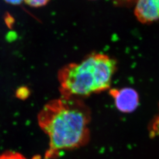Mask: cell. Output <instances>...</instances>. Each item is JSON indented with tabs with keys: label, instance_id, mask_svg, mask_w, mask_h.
<instances>
[{
	"label": "cell",
	"instance_id": "cell-1",
	"mask_svg": "<svg viewBox=\"0 0 159 159\" xmlns=\"http://www.w3.org/2000/svg\"><path fill=\"white\" fill-rule=\"evenodd\" d=\"M90 121V110L80 98L61 96L47 102L38 116L39 126L49 139L45 159H56L63 151L86 145Z\"/></svg>",
	"mask_w": 159,
	"mask_h": 159
},
{
	"label": "cell",
	"instance_id": "cell-9",
	"mask_svg": "<svg viewBox=\"0 0 159 159\" xmlns=\"http://www.w3.org/2000/svg\"><path fill=\"white\" fill-rule=\"evenodd\" d=\"M4 1L7 3L11 4L14 5H17V4H21L24 0H4Z\"/></svg>",
	"mask_w": 159,
	"mask_h": 159
},
{
	"label": "cell",
	"instance_id": "cell-10",
	"mask_svg": "<svg viewBox=\"0 0 159 159\" xmlns=\"http://www.w3.org/2000/svg\"><path fill=\"white\" fill-rule=\"evenodd\" d=\"M119 1H130V0H119Z\"/></svg>",
	"mask_w": 159,
	"mask_h": 159
},
{
	"label": "cell",
	"instance_id": "cell-7",
	"mask_svg": "<svg viewBox=\"0 0 159 159\" xmlns=\"http://www.w3.org/2000/svg\"><path fill=\"white\" fill-rule=\"evenodd\" d=\"M25 3L32 7H40L46 5L50 0H24Z\"/></svg>",
	"mask_w": 159,
	"mask_h": 159
},
{
	"label": "cell",
	"instance_id": "cell-6",
	"mask_svg": "<svg viewBox=\"0 0 159 159\" xmlns=\"http://www.w3.org/2000/svg\"><path fill=\"white\" fill-rule=\"evenodd\" d=\"M0 159H27L21 154L8 152L0 155Z\"/></svg>",
	"mask_w": 159,
	"mask_h": 159
},
{
	"label": "cell",
	"instance_id": "cell-8",
	"mask_svg": "<svg viewBox=\"0 0 159 159\" xmlns=\"http://www.w3.org/2000/svg\"><path fill=\"white\" fill-rule=\"evenodd\" d=\"M26 94H29V90L25 88H20L17 91V96L20 98L26 97Z\"/></svg>",
	"mask_w": 159,
	"mask_h": 159
},
{
	"label": "cell",
	"instance_id": "cell-2",
	"mask_svg": "<svg viewBox=\"0 0 159 159\" xmlns=\"http://www.w3.org/2000/svg\"><path fill=\"white\" fill-rule=\"evenodd\" d=\"M116 70V61L101 53H92L79 63L67 64L58 73L61 96L80 98L106 91Z\"/></svg>",
	"mask_w": 159,
	"mask_h": 159
},
{
	"label": "cell",
	"instance_id": "cell-4",
	"mask_svg": "<svg viewBox=\"0 0 159 159\" xmlns=\"http://www.w3.org/2000/svg\"><path fill=\"white\" fill-rule=\"evenodd\" d=\"M137 19L143 24L159 19V0H137L134 8Z\"/></svg>",
	"mask_w": 159,
	"mask_h": 159
},
{
	"label": "cell",
	"instance_id": "cell-3",
	"mask_svg": "<svg viewBox=\"0 0 159 159\" xmlns=\"http://www.w3.org/2000/svg\"><path fill=\"white\" fill-rule=\"evenodd\" d=\"M116 107L122 113H131L139 106V97L135 90L131 88L111 89L110 91Z\"/></svg>",
	"mask_w": 159,
	"mask_h": 159
},
{
	"label": "cell",
	"instance_id": "cell-5",
	"mask_svg": "<svg viewBox=\"0 0 159 159\" xmlns=\"http://www.w3.org/2000/svg\"><path fill=\"white\" fill-rule=\"evenodd\" d=\"M149 132L152 137L159 138V112L151 122L149 127Z\"/></svg>",
	"mask_w": 159,
	"mask_h": 159
}]
</instances>
